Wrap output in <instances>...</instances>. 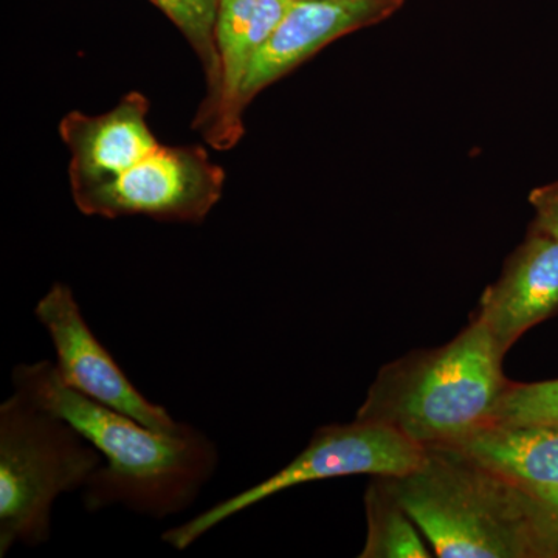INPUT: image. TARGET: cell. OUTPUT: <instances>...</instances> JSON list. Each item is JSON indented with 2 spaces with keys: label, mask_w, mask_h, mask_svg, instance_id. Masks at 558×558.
Returning a JSON list of instances; mask_svg holds the SVG:
<instances>
[{
  "label": "cell",
  "mask_w": 558,
  "mask_h": 558,
  "mask_svg": "<svg viewBox=\"0 0 558 558\" xmlns=\"http://www.w3.org/2000/svg\"><path fill=\"white\" fill-rule=\"evenodd\" d=\"M293 0H219L216 49L219 84L207 108L197 110L193 130L211 148L229 150L244 137L241 90L260 47L277 31Z\"/></svg>",
  "instance_id": "obj_8"
},
{
  "label": "cell",
  "mask_w": 558,
  "mask_h": 558,
  "mask_svg": "<svg viewBox=\"0 0 558 558\" xmlns=\"http://www.w3.org/2000/svg\"><path fill=\"white\" fill-rule=\"evenodd\" d=\"M439 558H546L526 486L450 447H428L416 469L385 476Z\"/></svg>",
  "instance_id": "obj_2"
},
{
  "label": "cell",
  "mask_w": 558,
  "mask_h": 558,
  "mask_svg": "<svg viewBox=\"0 0 558 558\" xmlns=\"http://www.w3.org/2000/svg\"><path fill=\"white\" fill-rule=\"evenodd\" d=\"M100 451L24 392L0 403V557L49 542L57 499L87 486Z\"/></svg>",
  "instance_id": "obj_4"
},
{
  "label": "cell",
  "mask_w": 558,
  "mask_h": 558,
  "mask_svg": "<svg viewBox=\"0 0 558 558\" xmlns=\"http://www.w3.org/2000/svg\"><path fill=\"white\" fill-rule=\"evenodd\" d=\"M226 172L202 146L160 145L112 179L72 194L83 215L201 223L222 199Z\"/></svg>",
  "instance_id": "obj_6"
},
{
  "label": "cell",
  "mask_w": 558,
  "mask_h": 558,
  "mask_svg": "<svg viewBox=\"0 0 558 558\" xmlns=\"http://www.w3.org/2000/svg\"><path fill=\"white\" fill-rule=\"evenodd\" d=\"M389 0H293L277 31L260 47L241 90V109L323 47L385 13Z\"/></svg>",
  "instance_id": "obj_10"
},
{
  "label": "cell",
  "mask_w": 558,
  "mask_h": 558,
  "mask_svg": "<svg viewBox=\"0 0 558 558\" xmlns=\"http://www.w3.org/2000/svg\"><path fill=\"white\" fill-rule=\"evenodd\" d=\"M490 425H558V379L509 380Z\"/></svg>",
  "instance_id": "obj_15"
},
{
  "label": "cell",
  "mask_w": 558,
  "mask_h": 558,
  "mask_svg": "<svg viewBox=\"0 0 558 558\" xmlns=\"http://www.w3.org/2000/svg\"><path fill=\"white\" fill-rule=\"evenodd\" d=\"M424 454V447L379 422L355 417L349 424L326 425L286 468L168 529L161 542L182 553L219 524L289 488L344 476H402L416 469Z\"/></svg>",
  "instance_id": "obj_5"
},
{
  "label": "cell",
  "mask_w": 558,
  "mask_h": 558,
  "mask_svg": "<svg viewBox=\"0 0 558 558\" xmlns=\"http://www.w3.org/2000/svg\"><path fill=\"white\" fill-rule=\"evenodd\" d=\"M159 7L175 27L183 33L205 72V98L201 108H207L215 98L219 84V57L216 49V17L219 0H150Z\"/></svg>",
  "instance_id": "obj_14"
},
{
  "label": "cell",
  "mask_w": 558,
  "mask_h": 558,
  "mask_svg": "<svg viewBox=\"0 0 558 558\" xmlns=\"http://www.w3.org/2000/svg\"><path fill=\"white\" fill-rule=\"evenodd\" d=\"M529 202L535 211L531 230L549 234L558 240V182L532 190Z\"/></svg>",
  "instance_id": "obj_17"
},
{
  "label": "cell",
  "mask_w": 558,
  "mask_h": 558,
  "mask_svg": "<svg viewBox=\"0 0 558 558\" xmlns=\"http://www.w3.org/2000/svg\"><path fill=\"white\" fill-rule=\"evenodd\" d=\"M505 357L486 325L473 317L444 347L384 366L357 417L387 425L424 449L457 444L494 421L509 384Z\"/></svg>",
  "instance_id": "obj_3"
},
{
  "label": "cell",
  "mask_w": 558,
  "mask_h": 558,
  "mask_svg": "<svg viewBox=\"0 0 558 558\" xmlns=\"http://www.w3.org/2000/svg\"><path fill=\"white\" fill-rule=\"evenodd\" d=\"M11 384L100 451L101 468L81 490L87 512L123 508L167 520L189 510L218 472V446L199 428L186 424L178 433H163L146 427L62 384L50 360L14 366Z\"/></svg>",
  "instance_id": "obj_1"
},
{
  "label": "cell",
  "mask_w": 558,
  "mask_h": 558,
  "mask_svg": "<svg viewBox=\"0 0 558 558\" xmlns=\"http://www.w3.org/2000/svg\"><path fill=\"white\" fill-rule=\"evenodd\" d=\"M444 447L517 483H558V425H487Z\"/></svg>",
  "instance_id": "obj_12"
},
{
  "label": "cell",
  "mask_w": 558,
  "mask_h": 558,
  "mask_svg": "<svg viewBox=\"0 0 558 558\" xmlns=\"http://www.w3.org/2000/svg\"><path fill=\"white\" fill-rule=\"evenodd\" d=\"M149 109L145 95L130 92L100 116L72 110L61 120L72 194L112 179L160 145L149 126Z\"/></svg>",
  "instance_id": "obj_11"
},
{
  "label": "cell",
  "mask_w": 558,
  "mask_h": 558,
  "mask_svg": "<svg viewBox=\"0 0 558 558\" xmlns=\"http://www.w3.org/2000/svg\"><path fill=\"white\" fill-rule=\"evenodd\" d=\"M366 542L360 558H428L435 556L424 535L398 498L385 476H373L365 495Z\"/></svg>",
  "instance_id": "obj_13"
},
{
  "label": "cell",
  "mask_w": 558,
  "mask_h": 558,
  "mask_svg": "<svg viewBox=\"0 0 558 558\" xmlns=\"http://www.w3.org/2000/svg\"><path fill=\"white\" fill-rule=\"evenodd\" d=\"M523 484V483H520ZM537 506L539 529L545 542L546 556L558 558V483L523 484Z\"/></svg>",
  "instance_id": "obj_16"
},
{
  "label": "cell",
  "mask_w": 558,
  "mask_h": 558,
  "mask_svg": "<svg viewBox=\"0 0 558 558\" xmlns=\"http://www.w3.org/2000/svg\"><path fill=\"white\" fill-rule=\"evenodd\" d=\"M35 318L49 336L62 384L157 432L178 433L185 428V422L172 417L170 411L150 402L135 388L95 336L69 284L54 282L36 304Z\"/></svg>",
  "instance_id": "obj_7"
},
{
  "label": "cell",
  "mask_w": 558,
  "mask_h": 558,
  "mask_svg": "<svg viewBox=\"0 0 558 558\" xmlns=\"http://www.w3.org/2000/svg\"><path fill=\"white\" fill-rule=\"evenodd\" d=\"M558 314V240L529 231L506 260L497 282L484 290L478 312L502 354L527 332Z\"/></svg>",
  "instance_id": "obj_9"
}]
</instances>
